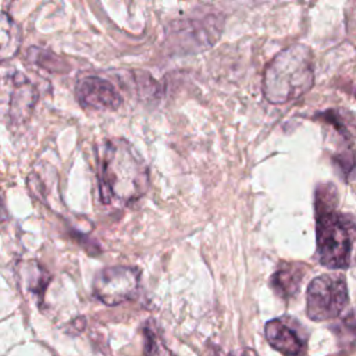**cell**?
Returning a JSON list of instances; mask_svg holds the SVG:
<instances>
[{"label":"cell","mask_w":356,"mask_h":356,"mask_svg":"<svg viewBox=\"0 0 356 356\" xmlns=\"http://www.w3.org/2000/svg\"><path fill=\"white\" fill-rule=\"evenodd\" d=\"M99 192L103 203H129L149 186L145 161L122 139H108L99 147Z\"/></svg>","instance_id":"1"},{"label":"cell","mask_w":356,"mask_h":356,"mask_svg":"<svg viewBox=\"0 0 356 356\" xmlns=\"http://www.w3.org/2000/svg\"><path fill=\"white\" fill-rule=\"evenodd\" d=\"M314 83L312 50L293 44L280 51L266 67L263 78L264 97L282 104L305 95Z\"/></svg>","instance_id":"2"},{"label":"cell","mask_w":356,"mask_h":356,"mask_svg":"<svg viewBox=\"0 0 356 356\" xmlns=\"http://www.w3.org/2000/svg\"><path fill=\"white\" fill-rule=\"evenodd\" d=\"M356 224L337 210L316 213L318 261L328 268H348L352 257V234Z\"/></svg>","instance_id":"3"},{"label":"cell","mask_w":356,"mask_h":356,"mask_svg":"<svg viewBox=\"0 0 356 356\" xmlns=\"http://www.w3.org/2000/svg\"><path fill=\"white\" fill-rule=\"evenodd\" d=\"M349 303L348 286L343 275L323 274L314 278L306 293V313L313 321L338 317Z\"/></svg>","instance_id":"4"},{"label":"cell","mask_w":356,"mask_h":356,"mask_svg":"<svg viewBox=\"0 0 356 356\" xmlns=\"http://www.w3.org/2000/svg\"><path fill=\"white\" fill-rule=\"evenodd\" d=\"M139 278L140 271L135 267H106L93 281V295L107 306L120 305L136 295Z\"/></svg>","instance_id":"5"},{"label":"cell","mask_w":356,"mask_h":356,"mask_svg":"<svg viewBox=\"0 0 356 356\" xmlns=\"http://www.w3.org/2000/svg\"><path fill=\"white\" fill-rule=\"evenodd\" d=\"M38 100V90L35 85L19 72L7 75L3 79V102L7 104L6 113L8 120L14 124L25 121Z\"/></svg>","instance_id":"6"},{"label":"cell","mask_w":356,"mask_h":356,"mask_svg":"<svg viewBox=\"0 0 356 356\" xmlns=\"http://www.w3.org/2000/svg\"><path fill=\"white\" fill-rule=\"evenodd\" d=\"M76 97L83 107L115 110L122 99L110 81L99 76H83L76 83Z\"/></svg>","instance_id":"7"},{"label":"cell","mask_w":356,"mask_h":356,"mask_svg":"<svg viewBox=\"0 0 356 356\" xmlns=\"http://www.w3.org/2000/svg\"><path fill=\"white\" fill-rule=\"evenodd\" d=\"M264 335L271 348L284 356H300L305 342L299 334L282 318H274L266 323Z\"/></svg>","instance_id":"8"},{"label":"cell","mask_w":356,"mask_h":356,"mask_svg":"<svg viewBox=\"0 0 356 356\" xmlns=\"http://www.w3.org/2000/svg\"><path fill=\"white\" fill-rule=\"evenodd\" d=\"M307 271L303 263H282L271 277V286L281 298L293 296Z\"/></svg>","instance_id":"9"},{"label":"cell","mask_w":356,"mask_h":356,"mask_svg":"<svg viewBox=\"0 0 356 356\" xmlns=\"http://www.w3.org/2000/svg\"><path fill=\"white\" fill-rule=\"evenodd\" d=\"M21 43V33L19 28L15 21L6 13H1L0 18V44H1V60H7L14 57L18 51Z\"/></svg>","instance_id":"10"},{"label":"cell","mask_w":356,"mask_h":356,"mask_svg":"<svg viewBox=\"0 0 356 356\" xmlns=\"http://www.w3.org/2000/svg\"><path fill=\"white\" fill-rule=\"evenodd\" d=\"M29 58L40 65L42 68H46L50 72H65L68 71V65L63 61V58L57 57L56 54L43 50V49H38V47H31L29 49Z\"/></svg>","instance_id":"11"},{"label":"cell","mask_w":356,"mask_h":356,"mask_svg":"<svg viewBox=\"0 0 356 356\" xmlns=\"http://www.w3.org/2000/svg\"><path fill=\"white\" fill-rule=\"evenodd\" d=\"M338 204V192L332 184H321L316 189V200L314 209L316 213L337 210Z\"/></svg>","instance_id":"12"},{"label":"cell","mask_w":356,"mask_h":356,"mask_svg":"<svg viewBox=\"0 0 356 356\" xmlns=\"http://www.w3.org/2000/svg\"><path fill=\"white\" fill-rule=\"evenodd\" d=\"M318 118H321L324 122L332 125L343 138L352 139L355 136V134L352 131V122L342 113H338L337 110H327V111L318 114Z\"/></svg>","instance_id":"13"},{"label":"cell","mask_w":356,"mask_h":356,"mask_svg":"<svg viewBox=\"0 0 356 356\" xmlns=\"http://www.w3.org/2000/svg\"><path fill=\"white\" fill-rule=\"evenodd\" d=\"M343 327L353 335H356V309L350 310L345 317H343V321H342Z\"/></svg>","instance_id":"14"},{"label":"cell","mask_w":356,"mask_h":356,"mask_svg":"<svg viewBox=\"0 0 356 356\" xmlns=\"http://www.w3.org/2000/svg\"><path fill=\"white\" fill-rule=\"evenodd\" d=\"M345 177H346L348 182L352 185V188L356 191V152L352 153L350 165H349V170H348Z\"/></svg>","instance_id":"15"}]
</instances>
